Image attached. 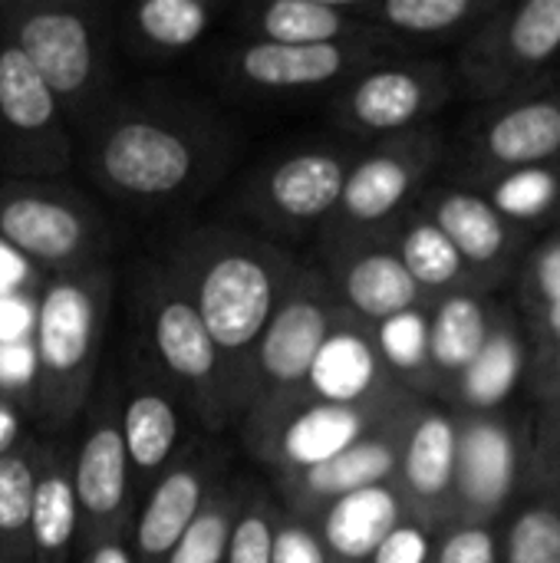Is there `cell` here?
<instances>
[{
	"mask_svg": "<svg viewBox=\"0 0 560 563\" xmlns=\"http://www.w3.org/2000/svg\"><path fill=\"white\" fill-rule=\"evenodd\" d=\"M545 462H548V482H551V495L560 508V422L554 426V435H551V445L545 449Z\"/></svg>",
	"mask_w": 560,
	"mask_h": 563,
	"instance_id": "42",
	"label": "cell"
},
{
	"mask_svg": "<svg viewBox=\"0 0 560 563\" xmlns=\"http://www.w3.org/2000/svg\"><path fill=\"white\" fill-rule=\"evenodd\" d=\"M558 53L560 0H528L492 13V20L472 33L459 56V73L472 92L492 96Z\"/></svg>",
	"mask_w": 560,
	"mask_h": 563,
	"instance_id": "18",
	"label": "cell"
},
{
	"mask_svg": "<svg viewBox=\"0 0 560 563\" xmlns=\"http://www.w3.org/2000/svg\"><path fill=\"white\" fill-rule=\"evenodd\" d=\"M238 23L244 40L284 46L376 40L363 23V0H261L248 7Z\"/></svg>",
	"mask_w": 560,
	"mask_h": 563,
	"instance_id": "21",
	"label": "cell"
},
{
	"mask_svg": "<svg viewBox=\"0 0 560 563\" xmlns=\"http://www.w3.org/2000/svg\"><path fill=\"white\" fill-rule=\"evenodd\" d=\"M281 501L267 485L254 478H241V501L228 541L224 563H277V525Z\"/></svg>",
	"mask_w": 560,
	"mask_h": 563,
	"instance_id": "33",
	"label": "cell"
},
{
	"mask_svg": "<svg viewBox=\"0 0 560 563\" xmlns=\"http://www.w3.org/2000/svg\"><path fill=\"white\" fill-rule=\"evenodd\" d=\"M383 46L376 40H340L317 46H284L264 40L234 43L221 73L234 89L264 96H297L350 82L366 66H376Z\"/></svg>",
	"mask_w": 560,
	"mask_h": 563,
	"instance_id": "15",
	"label": "cell"
},
{
	"mask_svg": "<svg viewBox=\"0 0 560 563\" xmlns=\"http://www.w3.org/2000/svg\"><path fill=\"white\" fill-rule=\"evenodd\" d=\"M442 158V135L429 125L383 139L373 152L353 158L337 211L320 241L383 238V228L403 211L413 191Z\"/></svg>",
	"mask_w": 560,
	"mask_h": 563,
	"instance_id": "9",
	"label": "cell"
},
{
	"mask_svg": "<svg viewBox=\"0 0 560 563\" xmlns=\"http://www.w3.org/2000/svg\"><path fill=\"white\" fill-rule=\"evenodd\" d=\"M0 563H30V558H23V561H0Z\"/></svg>",
	"mask_w": 560,
	"mask_h": 563,
	"instance_id": "43",
	"label": "cell"
},
{
	"mask_svg": "<svg viewBox=\"0 0 560 563\" xmlns=\"http://www.w3.org/2000/svg\"><path fill=\"white\" fill-rule=\"evenodd\" d=\"M238 501H241V478L228 475L201 505L195 521L185 528V534L178 538L165 563H224Z\"/></svg>",
	"mask_w": 560,
	"mask_h": 563,
	"instance_id": "34",
	"label": "cell"
},
{
	"mask_svg": "<svg viewBox=\"0 0 560 563\" xmlns=\"http://www.w3.org/2000/svg\"><path fill=\"white\" fill-rule=\"evenodd\" d=\"M498 563H560V508L554 498L525 505L498 538Z\"/></svg>",
	"mask_w": 560,
	"mask_h": 563,
	"instance_id": "36",
	"label": "cell"
},
{
	"mask_svg": "<svg viewBox=\"0 0 560 563\" xmlns=\"http://www.w3.org/2000/svg\"><path fill=\"white\" fill-rule=\"evenodd\" d=\"M0 396H3V393H0Z\"/></svg>",
	"mask_w": 560,
	"mask_h": 563,
	"instance_id": "44",
	"label": "cell"
},
{
	"mask_svg": "<svg viewBox=\"0 0 560 563\" xmlns=\"http://www.w3.org/2000/svg\"><path fill=\"white\" fill-rule=\"evenodd\" d=\"M376 360L383 373L399 383L406 393L432 396V366H429V313L426 307L406 310L376 330H370Z\"/></svg>",
	"mask_w": 560,
	"mask_h": 563,
	"instance_id": "32",
	"label": "cell"
},
{
	"mask_svg": "<svg viewBox=\"0 0 560 563\" xmlns=\"http://www.w3.org/2000/svg\"><path fill=\"white\" fill-rule=\"evenodd\" d=\"M231 455L211 435H191L158 482L142 495L129 525V563H165L211 492L231 475Z\"/></svg>",
	"mask_w": 560,
	"mask_h": 563,
	"instance_id": "13",
	"label": "cell"
},
{
	"mask_svg": "<svg viewBox=\"0 0 560 563\" xmlns=\"http://www.w3.org/2000/svg\"><path fill=\"white\" fill-rule=\"evenodd\" d=\"M525 383L531 386V393L560 412V343L541 350V353H528V373Z\"/></svg>",
	"mask_w": 560,
	"mask_h": 563,
	"instance_id": "39",
	"label": "cell"
},
{
	"mask_svg": "<svg viewBox=\"0 0 560 563\" xmlns=\"http://www.w3.org/2000/svg\"><path fill=\"white\" fill-rule=\"evenodd\" d=\"M73 488L79 508L76 551L86 554L102 544H125L135 501L119 426L116 379L96 383L83 412V435L73 445Z\"/></svg>",
	"mask_w": 560,
	"mask_h": 563,
	"instance_id": "8",
	"label": "cell"
},
{
	"mask_svg": "<svg viewBox=\"0 0 560 563\" xmlns=\"http://www.w3.org/2000/svg\"><path fill=\"white\" fill-rule=\"evenodd\" d=\"M528 373V340L512 317H495L492 333L446 396L462 412H498Z\"/></svg>",
	"mask_w": 560,
	"mask_h": 563,
	"instance_id": "28",
	"label": "cell"
},
{
	"mask_svg": "<svg viewBox=\"0 0 560 563\" xmlns=\"http://www.w3.org/2000/svg\"><path fill=\"white\" fill-rule=\"evenodd\" d=\"M429 366H432V396L446 399L455 379L469 369L492 333V310L479 290H455L436 297L429 307Z\"/></svg>",
	"mask_w": 560,
	"mask_h": 563,
	"instance_id": "25",
	"label": "cell"
},
{
	"mask_svg": "<svg viewBox=\"0 0 560 563\" xmlns=\"http://www.w3.org/2000/svg\"><path fill=\"white\" fill-rule=\"evenodd\" d=\"M132 297L142 333V360L178 393L185 416L205 435L241 426V406L221 353L172 271L165 264H145Z\"/></svg>",
	"mask_w": 560,
	"mask_h": 563,
	"instance_id": "5",
	"label": "cell"
},
{
	"mask_svg": "<svg viewBox=\"0 0 560 563\" xmlns=\"http://www.w3.org/2000/svg\"><path fill=\"white\" fill-rule=\"evenodd\" d=\"M353 320L317 267L300 264L281 294L254 353L251 406L241 429L271 419L314 393V373L330 340Z\"/></svg>",
	"mask_w": 560,
	"mask_h": 563,
	"instance_id": "6",
	"label": "cell"
},
{
	"mask_svg": "<svg viewBox=\"0 0 560 563\" xmlns=\"http://www.w3.org/2000/svg\"><path fill=\"white\" fill-rule=\"evenodd\" d=\"M393 251L403 261V267L409 271V277L416 280V287L426 294L429 303L442 294L475 290V277L462 264L459 251L449 244V238L426 214L413 218L403 228Z\"/></svg>",
	"mask_w": 560,
	"mask_h": 563,
	"instance_id": "30",
	"label": "cell"
},
{
	"mask_svg": "<svg viewBox=\"0 0 560 563\" xmlns=\"http://www.w3.org/2000/svg\"><path fill=\"white\" fill-rule=\"evenodd\" d=\"M162 264L182 284L221 353L244 419L251 406L257 343L300 264L277 241L231 224L182 231Z\"/></svg>",
	"mask_w": 560,
	"mask_h": 563,
	"instance_id": "2",
	"label": "cell"
},
{
	"mask_svg": "<svg viewBox=\"0 0 560 563\" xmlns=\"http://www.w3.org/2000/svg\"><path fill=\"white\" fill-rule=\"evenodd\" d=\"M40 442L43 439L36 435H20L13 445L0 449V561L30 558L26 531H30Z\"/></svg>",
	"mask_w": 560,
	"mask_h": 563,
	"instance_id": "31",
	"label": "cell"
},
{
	"mask_svg": "<svg viewBox=\"0 0 560 563\" xmlns=\"http://www.w3.org/2000/svg\"><path fill=\"white\" fill-rule=\"evenodd\" d=\"M518 300H521L525 317H531V313H538V310L560 300V231L531 251L525 274H521Z\"/></svg>",
	"mask_w": 560,
	"mask_h": 563,
	"instance_id": "37",
	"label": "cell"
},
{
	"mask_svg": "<svg viewBox=\"0 0 560 563\" xmlns=\"http://www.w3.org/2000/svg\"><path fill=\"white\" fill-rule=\"evenodd\" d=\"M317 271L330 284L347 317L363 330H376L406 310L429 307L426 294L416 287L386 238L320 241Z\"/></svg>",
	"mask_w": 560,
	"mask_h": 563,
	"instance_id": "17",
	"label": "cell"
},
{
	"mask_svg": "<svg viewBox=\"0 0 560 563\" xmlns=\"http://www.w3.org/2000/svg\"><path fill=\"white\" fill-rule=\"evenodd\" d=\"M498 558L495 525H452L436 538L429 563H498Z\"/></svg>",
	"mask_w": 560,
	"mask_h": 563,
	"instance_id": "38",
	"label": "cell"
},
{
	"mask_svg": "<svg viewBox=\"0 0 560 563\" xmlns=\"http://www.w3.org/2000/svg\"><path fill=\"white\" fill-rule=\"evenodd\" d=\"M429 541H432L429 534H422L406 521L383 541V548L373 554L370 563H429Z\"/></svg>",
	"mask_w": 560,
	"mask_h": 563,
	"instance_id": "40",
	"label": "cell"
},
{
	"mask_svg": "<svg viewBox=\"0 0 560 563\" xmlns=\"http://www.w3.org/2000/svg\"><path fill=\"white\" fill-rule=\"evenodd\" d=\"M218 7L208 0H139L119 10L116 46L139 59H175L195 49L211 23Z\"/></svg>",
	"mask_w": 560,
	"mask_h": 563,
	"instance_id": "24",
	"label": "cell"
},
{
	"mask_svg": "<svg viewBox=\"0 0 560 563\" xmlns=\"http://www.w3.org/2000/svg\"><path fill=\"white\" fill-rule=\"evenodd\" d=\"M482 13L495 10L479 0H363V23L380 40V46H386V40H442Z\"/></svg>",
	"mask_w": 560,
	"mask_h": 563,
	"instance_id": "29",
	"label": "cell"
},
{
	"mask_svg": "<svg viewBox=\"0 0 560 563\" xmlns=\"http://www.w3.org/2000/svg\"><path fill=\"white\" fill-rule=\"evenodd\" d=\"M76 538L79 508L73 488V445L43 439L26 531L30 563H69L76 554Z\"/></svg>",
	"mask_w": 560,
	"mask_h": 563,
	"instance_id": "22",
	"label": "cell"
},
{
	"mask_svg": "<svg viewBox=\"0 0 560 563\" xmlns=\"http://www.w3.org/2000/svg\"><path fill=\"white\" fill-rule=\"evenodd\" d=\"M0 26L56 96L73 139L112 96L116 23L96 0H0Z\"/></svg>",
	"mask_w": 560,
	"mask_h": 563,
	"instance_id": "4",
	"label": "cell"
},
{
	"mask_svg": "<svg viewBox=\"0 0 560 563\" xmlns=\"http://www.w3.org/2000/svg\"><path fill=\"white\" fill-rule=\"evenodd\" d=\"M76 139L99 191L135 211L198 201L238 152L231 125L208 102L165 89L112 92Z\"/></svg>",
	"mask_w": 560,
	"mask_h": 563,
	"instance_id": "1",
	"label": "cell"
},
{
	"mask_svg": "<svg viewBox=\"0 0 560 563\" xmlns=\"http://www.w3.org/2000/svg\"><path fill=\"white\" fill-rule=\"evenodd\" d=\"M488 205L512 224L541 221L560 208V175L548 165L502 172L492 181Z\"/></svg>",
	"mask_w": 560,
	"mask_h": 563,
	"instance_id": "35",
	"label": "cell"
},
{
	"mask_svg": "<svg viewBox=\"0 0 560 563\" xmlns=\"http://www.w3.org/2000/svg\"><path fill=\"white\" fill-rule=\"evenodd\" d=\"M350 165L353 158L330 145L297 148L257 168L241 195V205L257 224L284 238L323 231L340 205Z\"/></svg>",
	"mask_w": 560,
	"mask_h": 563,
	"instance_id": "12",
	"label": "cell"
},
{
	"mask_svg": "<svg viewBox=\"0 0 560 563\" xmlns=\"http://www.w3.org/2000/svg\"><path fill=\"white\" fill-rule=\"evenodd\" d=\"M482 165L492 172H515L548 165L560 155V102L558 99H528L495 119L479 132Z\"/></svg>",
	"mask_w": 560,
	"mask_h": 563,
	"instance_id": "27",
	"label": "cell"
},
{
	"mask_svg": "<svg viewBox=\"0 0 560 563\" xmlns=\"http://www.w3.org/2000/svg\"><path fill=\"white\" fill-rule=\"evenodd\" d=\"M0 247L40 277L76 274L106 264L109 224L56 178H0Z\"/></svg>",
	"mask_w": 560,
	"mask_h": 563,
	"instance_id": "7",
	"label": "cell"
},
{
	"mask_svg": "<svg viewBox=\"0 0 560 563\" xmlns=\"http://www.w3.org/2000/svg\"><path fill=\"white\" fill-rule=\"evenodd\" d=\"M452 96V73L436 59L366 66L337 92L330 115L343 132L393 139L419 129Z\"/></svg>",
	"mask_w": 560,
	"mask_h": 563,
	"instance_id": "14",
	"label": "cell"
},
{
	"mask_svg": "<svg viewBox=\"0 0 560 563\" xmlns=\"http://www.w3.org/2000/svg\"><path fill=\"white\" fill-rule=\"evenodd\" d=\"M119 389V426L132 475V501L139 505L142 495L158 482V475L175 462L185 435V406L178 393L139 356L122 379Z\"/></svg>",
	"mask_w": 560,
	"mask_h": 563,
	"instance_id": "20",
	"label": "cell"
},
{
	"mask_svg": "<svg viewBox=\"0 0 560 563\" xmlns=\"http://www.w3.org/2000/svg\"><path fill=\"white\" fill-rule=\"evenodd\" d=\"M426 218L449 238L475 284L479 277L505 267L512 251V224L488 205L485 195L469 188L436 191L426 205Z\"/></svg>",
	"mask_w": 560,
	"mask_h": 563,
	"instance_id": "23",
	"label": "cell"
},
{
	"mask_svg": "<svg viewBox=\"0 0 560 563\" xmlns=\"http://www.w3.org/2000/svg\"><path fill=\"white\" fill-rule=\"evenodd\" d=\"M419 402L422 399L403 402L376 429H370L366 435H360L356 442H350L347 449H340L323 462L274 472L271 485L281 508L304 525H317L337 501L360 495L366 488L393 485L399 468V452Z\"/></svg>",
	"mask_w": 560,
	"mask_h": 563,
	"instance_id": "11",
	"label": "cell"
},
{
	"mask_svg": "<svg viewBox=\"0 0 560 563\" xmlns=\"http://www.w3.org/2000/svg\"><path fill=\"white\" fill-rule=\"evenodd\" d=\"M112 310L106 264L43 277L30 317L26 412L43 432H66L89 406Z\"/></svg>",
	"mask_w": 560,
	"mask_h": 563,
	"instance_id": "3",
	"label": "cell"
},
{
	"mask_svg": "<svg viewBox=\"0 0 560 563\" xmlns=\"http://www.w3.org/2000/svg\"><path fill=\"white\" fill-rule=\"evenodd\" d=\"M406 525L399 495L393 485L366 488L337 501L317 525H310L320 538L327 563H370L383 548V541Z\"/></svg>",
	"mask_w": 560,
	"mask_h": 563,
	"instance_id": "26",
	"label": "cell"
},
{
	"mask_svg": "<svg viewBox=\"0 0 560 563\" xmlns=\"http://www.w3.org/2000/svg\"><path fill=\"white\" fill-rule=\"evenodd\" d=\"M455 429V525H492L521 485L528 445L498 412H462Z\"/></svg>",
	"mask_w": 560,
	"mask_h": 563,
	"instance_id": "16",
	"label": "cell"
},
{
	"mask_svg": "<svg viewBox=\"0 0 560 563\" xmlns=\"http://www.w3.org/2000/svg\"><path fill=\"white\" fill-rule=\"evenodd\" d=\"M525 327H528V353H541L560 343V300L525 317Z\"/></svg>",
	"mask_w": 560,
	"mask_h": 563,
	"instance_id": "41",
	"label": "cell"
},
{
	"mask_svg": "<svg viewBox=\"0 0 560 563\" xmlns=\"http://www.w3.org/2000/svg\"><path fill=\"white\" fill-rule=\"evenodd\" d=\"M455 416L419 402L399 452L393 488L406 521L429 538H439L455 525Z\"/></svg>",
	"mask_w": 560,
	"mask_h": 563,
	"instance_id": "19",
	"label": "cell"
},
{
	"mask_svg": "<svg viewBox=\"0 0 560 563\" xmlns=\"http://www.w3.org/2000/svg\"><path fill=\"white\" fill-rule=\"evenodd\" d=\"M76 158L69 122L0 26V172L3 178H56Z\"/></svg>",
	"mask_w": 560,
	"mask_h": 563,
	"instance_id": "10",
	"label": "cell"
}]
</instances>
